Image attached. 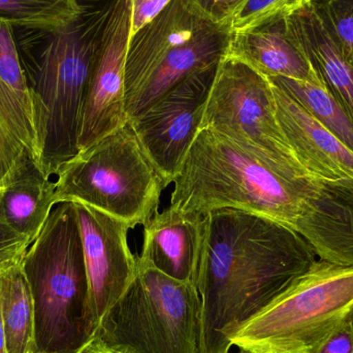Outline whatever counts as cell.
Returning a JSON list of instances; mask_svg holds the SVG:
<instances>
[{
	"label": "cell",
	"mask_w": 353,
	"mask_h": 353,
	"mask_svg": "<svg viewBox=\"0 0 353 353\" xmlns=\"http://www.w3.org/2000/svg\"><path fill=\"white\" fill-rule=\"evenodd\" d=\"M294 228L236 209L205 214L196 288L199 353H230L232 340L316 263Z\"/></svg>",
	"instance_id": "1"
},
{
	"label": "cell",
	"mask_w": 353,
	"mask_h": 353,
	"mask_svg": "<svg viewBox=\"0 0 353 353\" xmlns=\"http://www.w3.org/2000/svg\"><path fill=\"white\" fill-rule=\"evenodd\" d=\"M79 1L80 14L62 28H14L39 163L49 176H57L80 152L87 85L116 0Z\"/></svg>",
	"instance_id": "2"
},
{
	"label": "cell",
	"mask_w": 353,
	"mask_h": 353,
	"mask_svg": "<svg viewBox=\"0 0 353 353\" xmlns=\"http://www.w3.org/2000/svg\"><path fill=\"white\" fill-rule=\"evenodd\" d=\"M173 184L169 207L179 211L205 215L217 209L241 210L296 230L315 178L201 128Z\"/></svg>",
	"instance_id": "3"
},
{
	"label": "cell",
	"mask_w": 353,
	"mask_h": 353,
	"mask_svg": "<svg viewBox=\"0 0 353 353\" xmlns=\"http://www.w3.org/2000/svg\"><path fill=\"white\" fill-rule=\"evenodd\" d=\"M23 269L34 308L37 352H78L97 323L74 203H60L52 210L27 250Z\"/></svg>",
	"instance_id": "4"
},
{
	"label": "cell",
	"mask_w": 353,
	"mask_h": 353,
	"mask_svg": "<svg viewBox=\"0 0 353 353\" xmlns=\"http://www.w3.org/2000/svg\"><path fill=\"white\" fill-rule=\"evenodd\" d=\"M232 29L203 14L192 0H172L130 35L125 60L128 120L191 74L228 55Z\"/></svg>",
	"instance_id": "5"
},
{
	"label": "cell",
	"mask_w": 353,
	"mask_h": 353,
	"mask_svg": "<svg viewBox=\"0 0 353 353\" xmlns=\"http://www.w3.org/2000/svg\"><path fill=\"white\" fill-rule=\"evenodd\" d=\"M56 203H80L132 228L157 213L169 183L143 148L130 120L60 169Z\"/></svg>",
	"instance_id": "6"
},
{
	"label": "cell",
	"mask_w": 353,
	"mask_h": 353,
	"mask_svg": "<svg viewBox=\"0 0 353 353\" xmlns=\"http://www.w3.org/2000/svg\"><path fill=\"white\" fill-rule=\"evenodd\" d=\"M201 298L138 259V273L99 319L94 337L121 353H199Z\"/></svg>",
	"instance_id": "7"
},
{
	"label": "cell",
	"mask_w": 353,
	"mask_h": 353,
	"mask_svg": "<svg viewBox=\"0 0 353 353\" xmlns=\"http://www.w3.org/2000/svg\"><path fill=\"white\" fill-rule=\"evenodd\" d=\"M353 313V265L317 259L232 340L247 353H319Z\"/></svg>",
	"instance_id": "8"
},
{
	"label": "cell",
	"mask_w": 353,
	"mask_h": 353,
	"mask_svg": "<svg viewBox=\"0 0 353 353\" xmlns=\"http://www.w3.org/2000/svg\"><path fill=\"white\" fill-rule=\"evenodd\" d=\"M201 128H208L284 169L309 176L286 140L267 77L226 55L218 66Z\"/></svg>",
	"instance_id": "9"
},
{
	"label": "cell",
	"mask_w": 353,
	"mask_h": 353,
	"mask_svg": "<svg viewBox=\"0 0 353 353\" xmlns=\"http://www.w3.org/2000/svg\"><path fill=\"white\" fill-rule=\"evenodd\" d=\"M219 64L191 74L130 119L143 148L169 185L180 173L201 130Z\"/></svg>",
	"instance_id": "10"
},
{
	"label": "cell",
	"mask_w": 353,
	"mask_h": 353,
	"mask_svg": "<svg viewBox=\"0 0 353 353\" xmlns=\"http://www.w3.org/2000/svg\"><path fill=\"white\" fill-rule=\"evenodd\" d=\"M130 26L132 3L116 0L87 85L79 134L80 152L128 121L125 60Z\"/></svg>",
	"instance_id": "11"
},
{
	"label": "cell",
	"mask_w": 353,
	"mask_h": 353,
	"mask_svg": "<svg viewBox=\"0 0 353 353\" xmlns=\"http://www.w3.org/2000/svg\"><path fill=\"white\" fill-rule=\"evenodd\" d=\"M82 239L91 310L99 325L138 273V257L128 244L132 230L123 220L84 203H72Z\"/></svg>",
	"instance_id": "12"
},
{
	"label": "cell",
	"mask_w": 353,
	"mask_h": 353,
	"mask_svg": "<svg viewBox=\"0 0 353 353\" xmlns=\"http://www.w3.org/2000/svg\"><path fill=\"white\" fill-rule=\"evenodd\" d=\"M288 6L246 28L232 31L228 55L267 78L282 77L323 84L288 26Z\"/></svg>",
	"instance_id": "13"
},
{
	"label": "cell",
	"mask_w": 353,
	"mask_h": 353,
	"mask_svg": "<svg viewBox=\"0 0 353 353\" xmlns=\"http://www.w3.org/2000/svg\"><path fill=\"white\" fill-rule=\"evenodd\" d=\"M319 259L353 265V179L315 178V189L296 222Z\"/></svg>",
	"instance_id": "14"
},
{
	"label": "cell",
	"mask_w": 353,
	"mask_h": 353,
	"mask_svg": "<svg viewBox=\"0 0 353 353\" xmlns=\"http://www.w3.org/2000/svg\"><path fill=\"white\" fill-rule=\"evenodd\" d=\"M272 86L280 128L307 173L321 180L353 179L352 151L296 99L279 87Z\"/></svg>",
	"instance_id": "15"
},
{
	"label": "cell",
	"mask_w": 353,
	"mask_h": 353,
	"mask_svg": "<svg viewBox=\"0 0 353 353\" xmlns=\"http://www.w3.org/2000/svg\"><path fill=\"white\" fill-rule=\"evenodd\" d=\"M203 226V214L187 213L171 207L157 211L144 225V244L139 261L174 279L195 285Z\"/></svg>",
	"instance_id": "16"
},
{
	"label": "cell",
	"mask_w": 353,
	"mask_h": 353,
	"mask_svg": "<svg viewBox=\"0 0 353 353\" xmlns=\"http://www.w3.org/2000/svg\"><path fill=\"white\" fill-rule=\"evenodd\" d=\"M288 23L330 94L353 120V65L307 0L288 6Z\"/></svg>",
	"instance_id": "17"
},
{
	"label": "cell",
	"mask_w": 353,
	"mask_h": 353,
	"mask_svg": "<svg viewBox=\"0 0 353 353\" xmlns=\"http://www.w3.org/2000/svg\"><path fill=\"white\" fill-rule=\"evenodd\" d=\"M56 203V183L26 154L2 187V207L8 223L32 244Z\"/></svg>",
	"instance_id": "18"
},
{
	"label": "cell",
	"mask_w": 353,
	"mask_h": 353,
	"mask_svg": "<svg viewBox=\"0 0 353 353\" xmlns=\"http://www.w3.org/2000/svg\"><path fill=\"white\" fill-rule=\"evenodd\" d=\"M0 298L6 352L39 353L35 344L34 308L23 261L0 271Z\"/></svg>",
	"instance_id": "19"
},
{
	"label": "cell",
	"mask_w": 353,
	"mask_h": 353,
	"mask_svg": "<svg viewBox=\"0 0 353 353\" xmlns=\"http://www.w3.org/2000/svg\"><path fill=\"white\" fill-rule=\"evenodd\" d=\"M26 154L33 155L39 163L30 115L16 93L0 79V188Z\"/></svg>",
	"instance_id": "20"
},
{
	"label": "cell",
	"mask_w": 353,
	"mask_h": 353,
	"mask_svg": "<svg viewBox=\"0 0 353 353\" xmlns=\"http://www.w3.org/2000/svg\"><path fill=\"white\" fill-rule=\"evenodd\" d=\"M272 84L285 91L306 109L323 128L353 152V120L323 84L272 77Z\"/></svg>",
	"instance_id": "21"
},
{
	"label": "cell",
	"mask_w": 353,
	"mask_h": 353,
	"mask_svg": "<svg viewBox=\"0 0 353 353\" xmlns=\"http://www.w3.org/2000/svg\"><path fill=\"white\" fill-rule=\"evenodd\" d=\"M80 12L79 0H0V19L14 28H62Z\"/></svg>",
	"instance_id": "22"
},
{
	"label": "cell",
	"mask_w": 353,
	"mask_h": 353,
	"mask_svg": "<svg viewBox=\"0 0 353 353\" xmlns=\"http://www.w3.org/2000/svg\"><path fill=\"white\" fill-rule=\"evenodd\" d=\"M353 65V0H307Z\"/></svg>",
	"instance_id": "23"
},
{
	"label": "cell",
	"mask_w": 353,
	"mask_h": 353,
	"mask_svg": "<svg viewBox=\"0 0 353 353\" xmlns=\"http://www.w3.org/2000/svg\"><path fill=\"white\" fill-rule=\"evenodd\" d=\"M0 79L16 93L31 118L30 99L14 39V27L2 19H0Z\"/></svg>",
	"instance_id": "24"
},
{
	"label": "cell",
	"mask_w": 353,
	"mask_h": 353,
	"mask_svg": "<svg viewBox=\"0 0 353 353\" xmlns=\"http://www.w3.org/2000/svg\"><path fill=\"white\" fill-rule=\"evenodd\" d=\"M30 244L8 223L2 207L0 188V271L24 261Z\"/></svg>",
	"instance_id": "25"
},
{
	"label": "cell",
	"mask_w": 353,
	"mask_h": 353,
	"mask_svg": "<svg viewBox=\"0 0 353 353\" xmlns=\"http://www.w3.org/2000/svg\"><path fill=\"white\" fill-rule=\"evenodd\" d=\"M294 0H244L230 20L232 31L241 30L285 8Z\"/></svg>",
	"instance_id": "26"
},
{
	"label": "cell",
	"mask_w": 353,
	"mask_h": 353,
	"mask_svg": "<svg viewBox=\"0 0 353 353\" xmlns=\"http://www.w3.org/2000/svg\"><path fill=\"white\" fill-rule=\"evenodd\" d=\"M193 3L210 20L218 24L230 25L244 0H192Z\"/></svg>",
	"instance_id": "27"
},
{
	"label": "cell",
	"mask_w": 353,
	"mask_h": 353,
	"mask_svg": "<svg viewBox=\"0 0 353 353\" xmlns=\"http://www.w3.org/2000/svg\"><path fill=\"white\" fill-rule=\"evenodd\" d=\"M132 3L130 35L148 24L172 0H130Z\"/></svg>",
	"instance_id": "28"
},
{
	"label": "cell",
	"mask_w": 353,
	"mask_h": 353,
	"mask_svg": "<svg viewBox=\"0 0 353 353\" xmlns=\"http://www.w3.org/2000/svg\"><path fill=\"white\" fill-rule=\"evenodd\" d=\"M319 353H353V313L325 340Z\"/></svg>",
	"instance_id": "29"
},
{
	"label": "cell",
	"mask_w": 353,
	"mask_h": 353,
	"mask_svg": "<svg viewBox=\"0 0 353 353\" xmlns=\"http://www.w3.org/2000/svg\"><path fill=\"white\" fill-rule=\"evenodd\" d=\"M77 353H121L116 352V350H111V348L105 346V344L101 343L97 337L93 336L84 346Z\"/></svg>",
	"instance_id": "30"
},
{
	"label": "cell",
	"mask_w": 353,
	"mask_h": 353,
	"mask_svg": "<svg viewBox=\"0 0 353 353\" xmlns=\"http://www.w3.org/2000/svg\"><path fill=\"white\" fill-rule=\"evenodd\" d=\"M0 353L6 352V333H4L3 316H2L1 298H0Z\"/></svg>",
	"instance_id": "31"
},
{
	"label": "cell",
	"mask_w": 353,
	"mask_h": 353,
	"mask_svg": "<svg viewBox=\"0 0 353 353\" xmlns=\"http://www.w3.org/2000/svg\"><path fill=\"white\" fill-rule=\"evenodd\" d=\"M242 353H247V352H242Z\"/></svg>",
	"instance_id": "32"
}]
</instances>
